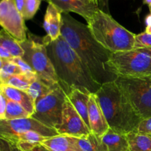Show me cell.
<instances>
[{
	"instance_id": "cell-32",
	"label": "cell",
	"mask_w": 151,
	"mask_h": 151,
	"mask_svg": "<svg viewBox=\"0 0 151 151\" xmlns=\"http://www.w3.org/2000/svg\"><path fill=\"white\" fill-rule=\"evenodd\" d=\"M0 58H2L3 60H10V59L13 58V56L12 55L10 54V52H8V50H6L4 47L0 44Z\"/></svg>"
},
{
	"instance_id": "cell-39",
	"label": "cell",
	"mask_w": 151,
	"mask_h": 151,
	"mask_svg": "<svg viewBox=\"0 0 151 151\" xmlns=\"http://www.w3.org/2000/svg\"><path fill=\"white\" fill-rule=\"evenodd\" d=\"M10 151H22V150L18 149L17 147H15L14 145H10Z\"/></svg>"
},
{
	"instance_id": "cell-23",
	"label": "cell",
	"mask_w": 151,
	"mask_h": 151,
	"mask_svg": "<svg viewBox=\"0 0 151 151\" xmlns=\"http://www.w3.org/2000/svg\"><path fill=\"white\" fill-rule=\"evenodd\" d=\"M36 74L27 75V74H20V75H12L5 80L2 84L14 87L18 89L27 91L34 81L38 78Z\"/></svg>"
},
{
	"instance_id": "cell-2",
	"label": "cell",
	"mask_w": 151,
	"mask_h": 151,
	"mask_svg": "<svg viewBox=\"0 0 151 151\" xmlns=\"http://www.w3.org/2000/svg\"><path fill=\"white\" fill-rule=\"evenodd\" d=\"M43 41L58 78L59 85L66 95L73 88L97 92L101 85L93 79L88 68L62 35L54 41L45 35Z\"/></svg>"
},
{
	"instance_id": "cell-24",
	"label": "cell",
	"mask_w": 151,
	"mask_h": 151,
	"mask_svg": "<svg viewBox=\"0 0 151 151\" xmlns=\"http://www.w3.org/2000/svg\"><path fill=\"white\" fill-rule=\"evenodd\" d=\"M54 86H50L38 78L31 83L29 88L27 91V93L35 103V101L38 100V99L41 98L46 94H48Z\"/></svg>"
},
{
	"instance_id": "cell-44",
	"label": "cell",
	"mask_w": 151,
	"mask_h": 151,
	"mask_svg": "<svg viewBox=\"0 0 151 151\" xmlns=\"http://www.w3.org/2000/svg\"><path fill=\"white\" fill-rule=\"evenodd\" d=\"M150 137H151V135H150Z\"/></svg>"
},
{
	"instance_id": "cell-28",
	"label": "cell",
	"mask_w": 151,
	"mask_h": 151,
	"mask_svg": "<svg viewBox=\"0 0 151 151\" xmlns=\"http://www.w3.org/2000/svg\"><path fill=\"white\" fill-rule=\"evenodd\" d=\"M151 48V34L146 32L136 34L134 49Z\"/></svg>"
},
{
	"instance_id": "cell-19",
	"label": "cell",
	"mask_w": 151,
	"mask_h": 151,
	"mask_svg": "<svg viewBox=\"0 0 151 151\" xmlns=\"http://www.w3.org/2000/svg\"><path fill=\"white\" fill-rule=\"evenodd\" d=\"M108 151H129L127 135L120 134L109 128L108 132L102 137Z\"/></svg>"
},
{
	"instance_id": "cell-7",
	"label": "cell",
	"mask_w": 151,
	"mask_h": 151,
	"mask_svg": "<svg viewBox=\"0 0 151 151\" xmlns=\"http://www.w3.org/2000/svg\"><path fill=\"white\" fill-rule=\"evenodd\" d=\"M66 98L67 95L60 86H55L48 94L35 101V110L31 117L57 131L61 124Z\"/></svg>"
},
{
	"instance_id": "cell-20",
	"label": "cell",
	"mask_w": 151,
	"mask_h": 151,
	"mask_svg": "<svg viewBox=\"0 0 151 151\" xmlns=\"http://www.w3.org/2000/svg\"><path fill=\"white\" fill-rule=\"evenodd\" d=\"M78 145L83 151H108L102 137L91 133L88 135L76 138Z\"/></svg>"
},
{
	"instance_id": "cell-17",
	"label": "cell",
	"mask_w": 151,
	"mask_h": 151,
	"mask_svg": "<svg viewBox=\"0 0 151 151\" xmlns=\"http://www.w3.org/2000/svg\"><path fill=\"white\" fill-rule=\"evenodd\" d=\"M0 91L7 97V100H13L23 106L31 116L34 113L35 102L29 97L27 91L5 84H0Z\"/></svg>"
},
{
	"instance_id": "cell-1",
	"label": "cell",
	"mask_w": 151,
	"mask_h": 151,
	"mask_svg": "<svg viewBox=\"0 0 151 151\" xmlns=\"http://www.w3.org/2000/svg\"><path fill=\"white\" fill-rule=\"evenodd\" d=\"M61 35L86 66L97 83L103 85L117 79L108 66L111 52L93 38L87 25L76 20L69 13H62Z\"/></svg>"
},
{
	"instance_id": "cell-13",
	"label": "cell",
	"mask_w": 151,
	"mask_h": 151,
	"mask_svg": "<svg viewBox=\"0 0 151 151\" xmlns=\"http://www.w3.org/2000/svg\"><path fill=\"white\" fill-rule=\"evenodd\" d=\"M88 120L91 133L102 137L109 130V125L95 93H91L88 100Z\"/></svg>"
},
{
	"instance_id": "cell-16",
	"label": "cell",
	"mask_w": 151,
	"mask_h": 151,
	"mask_svg": "<svg viewBox=\"0 0 151 151\" xmlns=\"http://www.w3.org/2000/svg\"><path fill=\"white\" fill-rule=\"evenodd\" d=\"M40 145H42L49 151H83L78 145L75 137L60 134L50 137Z\"/></svg>"
},
{
	"instance_id": "cell-12",
	"label": "cell",
	"mask_w": 151,
	"mask_h": 151,
	"mask_svg": "<svg viewBox=\"0 0 151 151\" xmlns=\"http://www.w3.org/2000/svg\"><path fill=\"white\" fill-rule=\"evenodd\" d=\"M55 6L62 13H75L82 16L88 22L100 10L93 0H47Z\"/></svg>"
},
{
	"instance_id": "cell-33",
	"label": "cell",
	"mask_w": 151,
	"mask_h": 151,
	"mask_svg": "<svg viewBox=\"0 0 151 151\" xmlns=\"http://www.w3.org/2000/svg\"><path fill=\"white\" fill-rule=\"evenodd\" d=\"M109 0H98L99 8L107 13H110L109 9Z\"/></svg>"
},
{
	"instance_id": "cell-34",
	"label": "cell",
	"mask_w": 151,
	"mask_h": 151,
	"mask_svg": "<svg viewBox=\"0 0 151 151\" xmlns=\"http://www.w3.org/2000/svg\"><path fill=\"white\" fill-rule=\"evenodd\" d=\"M25 1H26V0H15V4H16V8L18 9L19 13L22 15V13H23L24 8Z\"/></svg>"
},
{
	"instance_id": "cell-3",
	"label": "cell",
	"mask_w": 151,
	"mask_h": 151,
	"mask_svg": "<svg viewBox=\"0 0 151 151\" xmlns=\"http://www.w3.org/2000/svg\"><path fill=\"white\" fill-rule=\"evenodd\" d=\"M95 94L111 129L125 135L137 129L142 119L115 81L100 86Z\"/></svg>"
},
{
	"instance_id": "cell-18",
	"label": "cell",
	"mask_w": 151,
	"mask_h": 151,
	"mask_svg": "<svg viewBox=\"0 0 151 151\" xmlns=\"http://www.w3.org/2000/svg\"><path fill=\"white\" fill-rule=\"evenodd\" d=\"M48 138L50 137H44L35 131H29L18 136L11 145H14L22 151H32Z\"/></svg>"
},
{
	"instance_id": "cell-14",
	"label": "cell",
	"mask_w": 151,
	"mask_h": 151,
	"mask_svg": "<svg viewBox=\"0 0 151 151\" xmlns=\"http://www.w3.org/2000/svg\"><path fill=\"white\" fill-rule=\"evenodd\" d=\"M62 13L51 3H48L44 19V29L47 35L54 41L61 35Z\"/></svg>"
},
{
	"instance_id": "cell-31",
	"label": "cell",
	"mask_w": 151,
	"mask_h": 151,
	"mask_svg": "<svg viewBox=\"0 0 151 151\" xmlns=\"http://www.w3.org/2000/svg\"><path fill=\"white\" fill-rule=\"evenodd\" d=\"M7 99L0 91V119H5V112L7 108Z\"/></svg>"
},
{
	"instance_id": "cell-36",
	"label": "cell",
	"mask_w": 151,
	"mask_h": 151,
	"mask_svg": "<svg viewBox=\"0 0 151 151\" xmlns=\"http://www.w3.org/2000/svg\"><path fill=\"white\" fill-rule=\"evenodd\" d=\"M145 22H146V28L145 32H146L147 33L151 34V14H149L148 16L146 17Z\"/></svg>"
},
{
	"instance_id": "cell-40",
	"label": "cell",
	"mask_w": 151,
	"mask_h": 151,
	"mask_svg": "<svg viewBox=\"0 0 151 151\" xmlns=\"http://www.w3.org/2000/svg\"><path fill=\"white\" fill-rule=\"evenodd\" d=\"M4 60H3L2 58H0V71H1V69H2L3 66H4Z\"/></svg>"
},
{
	"instance_id": "cell-41",
	"label": "cell",
	"mask_w": 151,
	"mask_h": 151,
	"mask_svg": "<svg viewBox=\"0 0 151 151\" xmlns=\"http://www.w3.org/2000/svg\"><path fill=\"white\" fill-rule=\"evenodd\" d=\"M94 1H95V2H96V3H97V4H98V0H94ZM98 7H99V6H98Z\"/></svg>"
},
{
	"instance_id": "cell-6",
	"label": "cell",
	"mask_w": 151,
	"mask_h": 151,
	"mask_svg": "<svg viewBox=\"0 0 151 151\" xmlns=\"http://www.w3.org/2000/svg\"><path fill=\"white\" fill-rule=\"evenodd\" d=\"M24 51L22 59L31 66L38 78L50 86L59 84L52 62L47 54L43 37L36 36L32 33L23 42H20Z\"/></svg>"
},
{
	"instance_id": "cell-22",
	"label": "cell",
	"mask_w": 151,
	"mask_h": 151,
	"mask_svg": "<svg viewBox=\"0 0 151 151\" xmlns=\"http://www.w3.org/2000/svg\"><path fill=\"white\" fill-rule=\"evenodd\" d=\"M0 44L8 50L13 58H22L24 54L20 42L3 29L0 30Z\"/></svg>"
},
{
	"instance_id": "cell-11",
	"label": "cell",
	"mask_w": 151,
	"mask_h": 151,
	"mask_svg": "<svg viewBox=\"0 0 151 151\" xmlns=\"http://www.w3.org/2000/svg\"><path fill=\"white\" fill-rule=\"evenodd\" d=\"M57 132L60 135H66L76 138L85 137L91 133L67 98L63 105L61 124Z\"/></svg>"
},
{
	"instance_id": "cell-26",
	"label": "cell",
	"mask_w": 151,
	"mask_h": 151,
	"mask_svg": "<svg viewBox=\"0 0 151 151\" xmlns=\"http://www.w3.org/2000/svg\"><path fill=\"white\" fill-rule=\"evenodd\" d=\"M20 74H23V72L18 65H16L13 62L10 61V60H4V66L0 71V82H1V84H2V83L9 77L12 76V75H20Z\"/></svg>"
},
{
	"instance_id": "cell-10",
	"label": "cell",
	"mask_w": 151,
	"mask_h": 151,
	"mask_svg": "<svg viewBox=\"0 0 151 151\" xmlns=\"http://www.w3.org/2000/svg\"><path fill=\"white\" fill-rule=\"evenodd\" d=\"M15 0H0V26L19 42L27 39V27Z\"/></svg>"
},
{
	"instance_id": "cell-45",
	"label": "cell",
	"mask_w": 151,
	"mask_h": 151,
	"mask_svg": "<svg viewBox=\"0 0 151 151\" xmlns=\"http://www.w3.org/2000/svg\"><path fill=\"white\" fill-rule=\"evenodd\" d=\"M93 1H94V0H93Z\"/></svg>"
},
{
	"instance_id": "cell-25",
	"label": "cell",
	"mask_w": 151,
	"mask_h": 151,
	"mask_svg": "<svg viewBox=\"0 0 151 151\" xmlns=\"http://www.w3.org/2000/svg\"><path fill=\"white\" fill-rule=\"evenodd\" d=\"M31 115L19 103L7 100L5 112V119H15L30 117Z\"/></svg>"
},
{
	"instance_id": "cell-29",
	"label": "cell",
	"mask_w": 151,
	"mask_h": 151,
	"mask_svg": "<svg viewBox=\"0 0 151 151\" xmlns=\"http://www.w3.org/2000/svg\"><path fill=\"white\" fill-rule=\"evenodd\" d=\"M8 60H10V61L16 63V65H18V66L20 67V69H22V72H23L24 74H27V75L35 74V72H34L33 69L31 68V66H29L24 60H23L22 58H13Z\"/></svg>"
},
{
	"instance_id": "cell-9",
	"label": "cell",
	"mask_w": 151,
	"mask_h": 151,
	"mask_svg": "<svg viewBox=\"0 0 151 151\" xmlns=\"http://www.w3.org/2000/svg\"><path fill=\"white\" fill-rule=\"evenodd\" d=\"M32 131L47 137L59 135L57 131L43 125L30 116L22 119H0V139L13 145L16 137L27 131Z\"/></svg>"
},
{
	"instance_id": "cell-30",
	"label": "cell",
	"mask_w": 151,
	"mask_h": 151,
	"mask_svg": "<svg viewBox=\"0 0 151 151\" xmlns=\"http://www.w3.org/2000/svg\"><path fill=\"white\" fill-rule=\"evenodd\" d=\"M134 132L146 134V135H151V117L142 119Z\"/></svg>"
},
{
	"instance_id": "cell-8",
	"label": "cell",
	"mask_w": 151,
	"mask_h": 151,
	"mask_svg": "<svg viewBox=\"0 0 151 151\" xmlns=\"http://www.w3.org/2000/svg\"><path fill=\"white\" fill-rule=\"evenodd\" d=\"M115 82L142 119L151 117V78H117Z\"/></svg>"
},
{
	"instance_id": "cell-43",
	"label": "cell",
	"mask_w": 151,
	"mask_h": 151,
	"mask_svg": "<svg viewBox=\"0 0 151 151\" xmlns=\"http://www.w3.org/2000/svg\"><path fill=\"white\" fill-rule=\"evenodd\" d=\"M0 84H1V82H0Z\"/></svg>"
},
{
	"instance_id": "cell-21",
	"label": "cell",
	"mask_w": 151,
	"mask_h": 151,
	"mask_svg": "<svg viewBox=\"0 0 151 151\" xmlns=\"http://www.w3.org/2000/svg\"><path fill=\"white\" fill-rule=\"evenodd\" d=\"M129 151H151V137L137 132L127 134Z\"/></svg>"
},
{
	"instance_id": "cell-15",
	"label": "cell",
	"mask_w": 151,
	"mask_h": 151,
	"mask_svg": "<svg viewBox=\"0 0 151 151\" xmlns=\"http://www.w3.org/2000/svg\"><path fill=\"white\" fill-rule=\"evenodd\" d=\"M90 94L91 92L88 90L73 88L67 94V99L91 131L88 120V100Z\"/></svg>"
},
{
	"instance_id": "cell-5",
	"label": "cell",
	"mask_w": 151,
	"mask_h": 151,
	"mask_svg": "<svg viewBox=\"0 0 151 151\" xmlns=\"http://www.w3.org/2000/svg\"><path fill=\"white\" fill-rule=\"evenodd\" d=\"M108 66L117 78H151V48L111 53Z\"/></svg>"
},
{
	"instance_id": "cell-37",
	"label": "cell",
	"mask_w": 151,
	"mask_h": 151,
	"mask_svg": "<svg viewBox=\"0 0 151 151\" xmlns=\"http://www.w3.org/2000/svg\"><path fill=\"white\" fill-rule=\"evenodd\" d=\"M32 151H49V150H47L44 147H43L42 145H38V147H35V148Z\"/></svg>"
},
{
	"instance_id": "cell-4",
	"label": "cell",
	"mask_w": 151,
	"mask_h": 151,
	"mask_svg": "<svg viewBox=\"0 0 151 151\" xmlns=\"http://www.w3.org/2000/svg\"><path fill=\"white\" fill-rule=\"evenodd\" d=\"M87 26L93 38L111 53L134 49L136 34L118 23L110 13L99 10Z\"/></svg>"
},
{
	"instance_id": "cell-46",
	"label": "cell",
	"mask_w": 151,
	"mask_h": 151,
	"mask_svg": "<svg viewBox=\"0 0 151 151\" xmlns=\"http://www.w3.org/2000/svg\"></svg>"
},
{
	"instance_id": "cell-27",
	"label": "cell",
	"mask_w": 151,
	"mask_h": 151,
	"mask_svg": "<svg viewBox=\"0 0 151 151\" xmlns=\"http://www.w3.org/2000/svg\"><path fill=\"white\" fill-rule=\"evenodd\" d=\"M41 1L42 0H26L25 1L24 8L22 13V16L24 20H29L34 17L39 9Z\"/></svg>"
},
{
	"instance_id": "cell-35",
	"label": "cell",
	"mask_w": 151,
	"mask_h": 151,
	"mask_svg": "<svg viewBox=\"0 0 151 151\" xmlns=\"http://www.w3.org/2000/svg\"><path fill=\"white\" fill-rule=\"evenodd\" d=\"M0 151H10V145L0 139Z\"/></svg>"
},
{
	"instance_id": "cell-42",
	"label": "cell",
	"mask_w": 151,
	"mask_h": 151,
	"mask_svg": "<svg viewBox=\"0 0 151 151\" xmlns=\"http://www.w3.org/2000/svg\"><path fill=\"white\" fill-rule=\"evenodd\" d=\"M150 14H151V9H150Z\"/></svg>"
},
{
	"instance_id": "cell-38",
	"label": "cell",
	"mask_w": 151,
	"mask_h": 151,
	"mask_svg": "<svg viewBox=\"0 0 151 151\" xmlns=\"http://www.w3.org/2000/svg\"><path fill=\"white\" fill-rule=\"evenodd\" d=\"M143 3L147 4L149 7V9H151V0H143Z\"/></svg>"
}]
</instances>
